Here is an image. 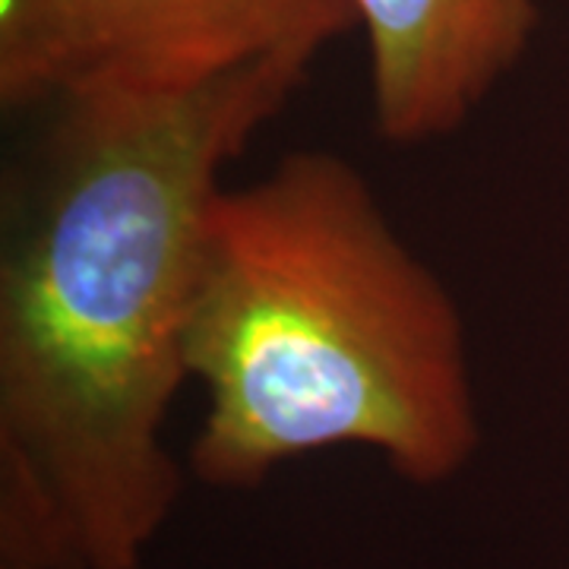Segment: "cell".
<instances>
[{
    "instance_id": "1",
    "label": "cell",
    "mask_w": 569,
    "mask_h": 569,
    "mask_svg": "<svg viewBox=\"0 0 569 569\" xmlns=\"http://www.w3.org/2000/svg\"><path fill=\"white\" fill-rule=\"evenodd\" d=\"M313 61L48 102L0 257V569H140L168 526L206 209Z\"/></svg>"
},
{
    "instance_id": "2",
    "label": "cell",
    "mask_w": 569,
    "mask_h": 569,
    "mask_svg": "<svg viewBox=\"0 0 569 569\" xmlns=\"http://www.w3.org/2000/svg\"><path fill=\"white\" fill-rule=\"evenodd\" d=\"M187 370L206 396L187 468L206 488L257 490L284 462L339 447L437 488L481 447L452 291L365 174L320 149L212 197Z\"/></svg>"
},
{
    "instance_id": "3",
    "label": "cell",
    "mask_w": 569,
    "mask_h": 569,
    "mask_svg": "<svg viewBox=\"0 0 569 569\" xmlns=\"http://www.w3.org/2000/svg\"><path fill=\"white\" fill-rule=\"evenodd\" d=\"M355 29V0H0V104L82 82L178 89L284 51L320 58Z\"/></svg>"
},
{
    "instance_id": "4",
    "label": "cell",
    "mask_w": 569,
    "mask_h": 569,
    "mask_svg": "<svg viewBox=\"0 0 569 569\" xmlns=\"http://www.w3.org/2000/svg\"><path fill=\"white\" fill-rule=\"evenodd\" d=\"M380 140L425 146L462 130L529 51L538 0H355Z\"/></svg>"
}]
</instances>
